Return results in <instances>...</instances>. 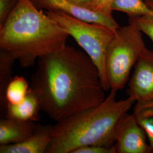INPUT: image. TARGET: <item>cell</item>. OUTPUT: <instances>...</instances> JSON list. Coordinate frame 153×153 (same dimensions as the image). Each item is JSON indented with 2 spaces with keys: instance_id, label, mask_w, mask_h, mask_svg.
<instances>
[{
  "instance_id": "cell-1",
  "label": "cell",
  "mask_w": 153,
  "mask_h": 153,
  "mask_svg": "<svg viewBox=\"0 0 153 153\" xmlns=\"http://www.w3.org/2000/svg\"><path fill=\"white\" fill-rule=\"evenodd\" d=\"M30 88L43 110L58 122L105 98L98 70L85 52L66 45L38 60Z\"/></svg>"
},
{
  "instance_id": "cell-2",
  "label": "cell",
  "mask_w": 153,
  "mask_h": 153,
  "mask_svg": "<svg viewBox=\"0 0 153 153\" xmlns=\"http://www.w3.org/2000/svg\"><path fill=\"white\" fill-rule=\"evenodd\" d=\"M69 36L65 29L39 11L31 0H19L0 27V51L28 68L39 58L63 49Z\"/></svg>"
},
{
  "instance_id": "cell-3",
  "label": "cell",
  "mask_w": 153,
  "mask_h": 153,
  "mask_svg": "<svg viewBox=\"0 0 153 153\" xmlns=\"http://www.w3.org/2000/svg\"><path fill=\"white\" fill-rule=\"evenodd\" d=\"M111 90L100 104L57 122L46 153H72L78 148L99 145L112 147L117 126L136 101L130 97L117 100Z\"/></svg>"
},
{
  "instance_id": "cell-4",
  "label": "cell",
  "mask_w": 153,
  "mask_h": 153,
  "mask_svg": "<svg viewBox=\"0 0 153 153\" xmlns=\"http://www.w3.org/2000/svg\"><path fill=\"white\" fill-rule=\"evenodd\" d=\"M146 47L142 33L133 23L119 28L109 43L105 68L110 89L119 91L129 80L131 69Z\"/></svg>"
},
{
  "instance_id": "cell-5",
  "label": "cell",
  "mask_w": 153,
  "mask_h": 153,
  "mask_svg": "<svg viewBox=\"0 0 153 153\" xmlns=\"http://www.w3.org/2000/svg\"><path fill=\"white\" fill-rule=\"evenodd\" d=\"M47 14L65 29L84 50L97 68L104 90H109L105 62L109 43L116 31L83 21L61 11H48Z\"/></svg>"
},
{
  "instance_id": "cell-6",
  "label": "cell",
  "mask_w": 153,
  "mask_h": 153,
  "mask_svg": "<svg viewBox=\"0 0 153 153\" xmlns=\"http://www.w3.org/2000/svg\"><path fill=\"white\" fill-rule=\"evenodd\" d=\"M116 153H153V148L133 114L124 115L115 132Z\"/></svg>"
},
{
  "instance_id": "cell-7",
  "label": "cell",
  "mask_w": 153,
  "mask_h": 153,
  "mask_svg": "<svg viewBox=\"0 0 153 153\" xmlns=\"http://www.w3.org/2000/svg\"><path fill=\"white\" fill-rule=\"evenodd\" d=\"M128 97L136 104L153 102V51L146 48L142 52L129 80Z\"/></svg>"
},
{
  "instance_id": "cell-8",
  "label": "cell",
  "mask_w": 153,
  "mask_h": 153,
  "mask_svg": "<svg viewBox=\"0 0 153 153\" xmlns=\"http://www.w3.org/2000/svg\"><path fill=\"white\" fill-rule=\"evenodd\" d=\"M38 9L48 11H61L85 22L102 25L116 31L120 26L112 16L93 11L82 6L72 3L69 0H31Z\"/></svg>"
},
{
  "instance_id": "cell-9",
  "label": "cell",
  "mask_w": 153,
  "mask_h": 153,
  "mask_svg": "<svg viewBox=\"0 0 153 153\" xmlns=\"http://www.w3.org/2000/svg\"><path fill=\"white\" fill-rule=\"evenodd\" d=\"M52 127L38 125L34 133L25 141L0 145V153H46L52 140Z\"/></svg>"
},
{
  "instance_id": "cell-10",
  "label": "cell",
  "mask_w": 153,
  "mask_h": 153,
  "mask_svg": "<svg viewBox=\"0 0 153 153\" xmlns=\"http://www.w3.org/2000/svg\"><path fill=\"white\" fill-rule=\"evenodd\" d=\"M38 124L33 121L19 120L6 117L0 120V145L22 142L31 137Z\"/></svg>"
},
{
  "instance_id": "cell-11",
  "label": "cell",
  "mask_w": 153,
  "mask_h": 153,
  "mask_svg": "<svg viewBox=\"0 0 153 153\" xmlns=\"http://www.w3.org/2000/svg\"><path fill=\"white\" fill-rule=\"evenodd\" d=\"M6 108L7 117L33 122L40 120L41 107L37 96L30 88L22 102L16 104H7Z\"/></svg>"
},
{
  "instance_id": "cell-12",
  "label": "cell",
  "mask_w": 153,
  "mask_h": 153,
  "mask_svg": "<svg viewBox=\"0 0 153 153\" xmlns=\"http://www.w3.org/2000/svg\"><path fill=\"white\" fill-rule=\"evenodd\" d=\"M112 11L126 13L129 18L153 15V9L145 0H114L111 4Z\"/></svg>"
},
{
  "instance_id": "cell-13",
  "label": "cell",
  "mask_w": 153,
  "mask_h": 153,
  "mask_svg": "<svg viewBox=\"0 0 153 153\" xmlns=\"http://www.w3.org/2000/svg\"><path fill=\"white\" fill-rule=\"evenodd\" d=\"M29 88L28 83L23 76H16L11 78L6 88V105L7 104H18L22 102L26 97Z\"/></svg>"
},
{
  "instance_id": "cell-14",
  "label": "cell",
  "mask_w": 153,
  "mask_h": 153,
  "mask_svg": "<svg viewBox=\"0 0 153 153\" xmlns=\"http://www.w3.org/2000/svg\"><path fill=\"white\" fill-rule=\"evenodd\" d=\"M15 60L7 53L0 51V87L1 101L5 103V93L6 86L11 79L12 66Z\"/></svg>"
},
{
  "instance_id": "cell-15",
  "label": "cell",
  "mask_w": 153,
  "mask_h": 153,
  "mask_svg": "<svg viewBox=\"0 0 153 153\" xmlns=\"http://www.w3.org/2000/svg\"><path fill=\"white\" fill-rule=\"evenodd\" d=\"M145 1L153 9V0H145ZM129 22L134 24L142 33L148 36L153 42V15L129 18Z\"/></svg>"
},
{
  "instance_id": "cell-16",
  "label": "cell",
  "mask_w": 153,
  "mask_h": 153,
  "mask_svg": "<svg viewBox=\"0 0 153 153\" xmlns=\"http://www.w3.org/2000/svg\"><path fill=\"white\" fill-rule=\"evenodd\" d=\"M114 0H94L82 6L93 11H98L105 14L112 16L111 4Z\"/></svg>"
},
{
  "instance_id": "cell-17",
  "label": "cell",
  "mask_w": 153,
  "mask_h": 153,
  "mask_svg": "<svg viewBox=\"0 0 153 153\" xmlns=\"http://www.w3.org/2000/svg\"><path fill=\"white\" fill-rule=\"evenodd\" d=\"M19 0H0V27L14 9Z\"/></svg>"
},
{
  "instance_id": "cell-18",
  "label": "cell",
  "mask_w": 153,
  "mask_h": 153,
  "mask_svg": "<svg viewBox=\"0 0 153 153\" xmlns=\"http://www.w3.org/2000/svg\"><path fill=\"white\" fill-rule=\"evenodd\" d=\"M72 153H116L114 146L106 147L99 145H89L75 150Z\"/></svg>"
},
{
  "instance_id": "cell-19",
  "label": "cell",
  "mask_w": 153,
  "mask_h": 153,
  "mask_svg": "<svg viewBox=\"0 0 153 153\" xmlns=\"http://www.w3.org/2000/svg\"><path fill=\"white\" fill-rule=\"evenodd\" d=\"M72 3L78 5L83 6L88 3H89L94 0H69Z\"/></svg>"
}]
</instances>
